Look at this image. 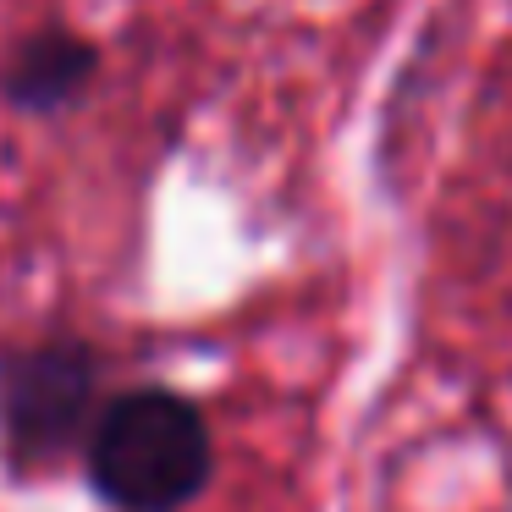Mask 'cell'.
<instances>
[{
	"instance_id": "3",
	"label": "cell",
	"mask_w": 512,
	"mask_h": 512,
	"mask_svg": "<svg viewBox=\"0 0 512 512\" xmlns=\"http://www.w3.org/2000/svg\"><path fill=\"white\" fill-rule=\"evenodd\" d=\"M100 67L105 50L78 28L67 23L28 28L0 56V100L23 116H61L89 100V89L100 83Z\"/></svg>"
},
{
	"instance_id": "1",
	"label": "cell",
	"mask_w": 512,
	"mask_h": 512,
	"mask_svg": "<svg viewBox=\"0 0 512 512\" xmlns=\"http://www.w3.org/2000/svg\"><path fill=\"white\" fill-rule=\"evenodd\" d=\"M210 424L177 391H122L89 424V479L122 512H182L210 479Z\"/></svg>"
},
{
	"instance_id": "2",
	"label": "cell",
	"mask_w": 512,
	"mask_h": 512,
	"mask_svg": "<svg viewBox=\"0 0 512 512\" xmlns=\"http://www.w3.org/2000/svg\"><path fill=\"white\" fill-rule=\"evenodd\" d=\"M100 353L78 336H50L0 353V452L12 474H39L94 424Z\"/></svg>"
}]
</instances>
